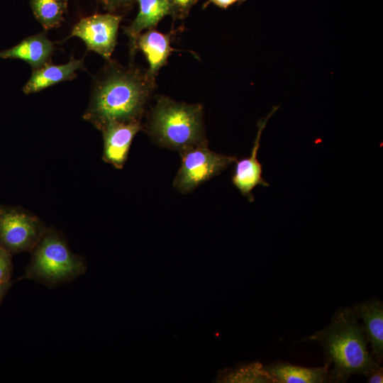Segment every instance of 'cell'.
<instances>
[{
    "instance_id": "1",
    "label": "cell",
    "mask_w": 383,
    "mask_h": 383,
    "mask_svg": "<svg viewBox=\"0 0 383 383\" xmlns=\"http://www.w3.org/2000/svg\"><path fill=\"white\" fill-rule=\"evenodd\" d=\"M154 84L147 72L110 60L94 77L82 118L100 131L114 123L141 122Z\"/></svg>"
},
{
    "instance_id": "2",
    "label": "cell",
    "mask_w": 383,
    "mask_h": 383,
    "mask_svg": "<svg viewBox=\"0 0 383 383\" xmlns=\"http://www.w3.org/2000/svg\"><path fill=\"white\" fill-rule=\"evenodd\" d=\"M306 340L321 345L331 382H345L355 374L366 376L379 365L367 350L363 328L351 307L339 308L326 327L301 341Z\"/></svg>"
},
{
    "instance_id": "3",
    "label": "cell",
    "mask_w": 383,
    "mask_h": 383,
    "mask_svg": "<svg viewBox=\"0 0 383 383\" xmlns=\"http://www.w3.org/2000/svg\"><path fill=\"white\" fill-rule=\"evenodd\" d=\"M203 114L201 104L178 102L160 96L143 128L157 145L179 153L194 146L208 145Z\"/></svg>"
},
{
    "instance_id": "4",
    "label": "cell",
    "mask_w": 383,
    "mask_h": 383,
    "mask_svg": "<svg viewBox=\"0 0 383 383\" xmlns=\"http://www.w3.org/2000/svg\"><path fill=\"white\" fill-rule=\"evenodd\" d=\"M30 261L21 279H33L49 288L72 282L87 271L84 257L74 254L65 237L55 228H47L33 250Z\"/></svg>"
},
{
    "instance_id": "5",
    "label": "cell",
    "mask_w": 383,
    "mask_h": 383,
    "mask_svg": "<svg viewBox=\"0 0 383 383\" xmlns=\"http://www.w3.org/2000/svg\"><path fill=\"white\" fill-rule=\"evenodd\" d=\"M181 165L173 181L174 187L181 194L193 192L200 185L220 174L233 163L235 156L211 150L208 145H197L179 152Z\"/></svg>"
},
{
    "instance_id": "6",
    "label": "cell",
    "mask_w": 383,
    "mask_h": 383,
    "mask_svg": "<svg viewBox=\"0 0 383 383\" xmlns=\"http://www.w3.org/2000/svg\"><path fill=\"white\" fill-rule=\"evenodd\" d=\"M47 228L37 216L22 207L0 205V245L12 255L31 252Z\"/></svg>"
},
{
    "instance_id": "7",
    "label": "cell",
    "mask_w": 383,
    "mask_h": 383,
    "mask_svg": "<svg viewBox=\"0 0 383 383\" xmlns=\"http://www.w3.org/2000/svg\"><path fill=\"white\" fill-rule=\"evenodd\" d=\"M122 16L113 13H96L82 18L72 28L69 38L81 39L89 51L110 60L117 42Z\"/></svg>"
},
{
    "instance_id": "8",
    "label": "cell",
    "mask_w": 383,
    "mask_h": 383,
    "mask_svg": "<svg viewBox=\"0 0 383 383\" xmlns=\"http://www.w3.org/2000/svg\"><path fill=\"white\" fill-rule=\"evenodd\" d=\"M279 106H274L271 112L265 118H260L257 124V132L250 155L248 157L235 161L234 171L231 181L235 187L240 194L246 197L250 202L255 199L252 194L253 189L259 186L268 187L269 183L262 177V164L257 159L260 142L262 133L267 123L270 116L276 111Z\"/></svg>"
},
{
    "instance_id": "9",
    "label": "cell",
    "mask_w": 383,
    "mask_h": 383,
    "mask_svg": "<svg viewBox=\"0 0 383 383\" xmlns=\"http://www.w3.org/2000/svg\"><path fill=\"white\" fill-rule=\"evenodd\" d=\"M143 126L141 122L114 123L102 131L103 160L118 170L123 169L133 140Z\"/></svg>"
},
{
    "instance_id": "10",
    "label": "cell",
    "mask_w": 383,
    "mask_h": 383,
    "mask_svg": "<svg viewBox=\"0 0 383 383\" xmlns=\"http://www.w3.org/2000/svg\"><path fill=\"white\" fill-rule=\"evenodd\" d=\"M54 45L45 33L28 36L16 45L0 51V59L21 60L27 62L33 70L51 62Z\"/></svg>"
},
{
    "instance_id": "11",
    "label": "cell",
    "mask_w": 383,
    "mask_h": 383,
    "mask_svg": "<svg viewBox=\"0 0 383 383\" xmlns=\"http://www.w3.org/2000/svg\"><path fill=\"white\" fill-rule=\"evenodd\" d=\"M84 69L83 58L77 59L72 57L67 63L62 65L48 63L33 70L30 78L23 87V91L25 94H34L62 82L72 80L77 77L76 72Z\"/></svg>"
},
{
    "instance_id": "12",
    "label": "cell",
    "mask_w": 383,
    "mask_h": 383,
    "mask_svg": "<svg viewBox=\"0 0 383 383\" xmlns=\"http://www.w3.org/2000/svg\"><path fill=\"white\" fill-rule=\"evenodd\" d=\"M139 11L135 19L124 28L129 39L130 55L133 57L137 50L138 36L145 30L154 28L166 16H172V9L168 0H136Z\"/></svg>"
},
{
    "instance_id": "13",
    "label": "cell",
    "mask_w": 383,
    "mask_h": 383,
    "mask_svg": "<svg viewBox=\"0 0 383 383\" xmlns=\"http://www.w3.org/2000/svg\"><path fill=\"white\" fill-rule=\"evenodd\" d=\"M357 316L363 321L366 340L372 349V355L379 364L383 359V304L377 299L363 301L352 307Z\"/></svg>"
},
{
    "instance_id": "14",
    "label": "cell",
    "mask_w": 383,
    "mask_h": 383,
    "mask_svg": "<svg viewBox=\"0 0 383 383\" xmlns=\"http://www.w3.org/2000/svg\"><path fill=\"white\" fill-rule=\"evenodd\" d=\"M264 367L272 383L331 382L329 370L326 365L318 367H306L279 360L264 365Z\"/></svg>"
},
{
    "instance_id": "15",
    "label": "cell",
    "mask_w": 383,
    "mask_h": 383,
    "mask_svg": "<svg viewBox=\"0 0 383 383\" xmlns=\"http://www.w3.org/2000/svg\"><path fill=\"white\" fill-rule=\"evenodd\" d=\"M170 33L165 34L151 28L138 38L137 50H141L146 57L149 64L147 72L154 79L173 50L170 46Z\"/></svg>"
},
{
    "instance_id": "16",
    "label": "cell",
    "mask_w": 383,
    "mask_h": 383,
    "mask_svg": "<svg viewBox=\"0 0 383 383\" xmlns=\"http://www.w3.org/2000/svg\"><path fill=\"white\" fill-rule=\"evenodd\" d=\"M67 0H30L35 19L45 30L59 27L64 21Z\"/></svg>"
},
{
    "instance_id": "17",
    "label": "cell",
    "mask_w": 383,
    "mask_h": 383,
    "mask_svg": "<svg viewBox=\"0 0 383 383\" xmlns=\"http://www.w3.org/2000/svg\"><path fill=\"white\" fill-rule=\"evenodd\" d=\"M222 382L238 383H270L272 380L265 370L264 365L260 362H251L238 365L236 367L226 370L221 375Z\"/></svg>"
},
{
    "instance_id": "18",
    "label": "cell",
    "mask_w": 383,
    "mask_h": 383,
    "mask_svg": "<svg viewBox=\"0 0 383 383\" xmlns=\"http://www.w3.org/2000/svg\"><path fill=\"white\" fill-rule=\"evenodd\" d=\"M12 272V255L0 245V283L11 281Z\"/></svg>"
},
{
    "instance_id": "19",
    "label": "cell",
    "mask_w": 383,
    "mask_h": 383,
    "mask_svg": "<svg viewBox=\"0 0 383 383\" xmlns=\"http://www.w3.org/2000/svg\"><path fill=\"white\" fill-rule=\"evenodd\" d=\"M199 0H168L172 9V18H184Z\"/></svg>"
},
{
    "instance_id": "20",
    "label": "cell",
    "mask_w": 383,
    "mask_h": 383,
    "mask_svg": "<svg viewBox=\"0 0 383 383\" xmlns=\"http://www.w3.org/2000/svg\"><path fill=\"white\" fill-rule=\"evenodd\" d=\"M104 9L109 13L130 8L136 0H99Z\"/></svg>"
},
{
    "instance_id": "21",
    "label": "cell",
    "mask_w": 383,
    "mask_h": 383,
    "mask_svg": "<svg viewBox=\"0 0 383 383\" xmlns=\"http://www.w3.org/2000/svg\"><path fill=\"white\" fill-rule=\"evenodd\" d=\"M367 382L369 383H382L383 382V369L379 365L372 370L367 375Z\"/></svg>"
},
{
    "instance_id": "22",
    "label": "cell",
    "mask_w": 383,
    "mask_h": 383,
    "mask_svg": "<svg viewBox=\"0 0 383 383\" xmlns=\"http://www.w3.org/2000/svg\"><path fill=\"white\" fill-rule=\"evenodd\" d=\"M243 1L244 0H207L204 7L205 8L209 4H213L218 8L227 9L230 6Z\"/></svg>"
},
{
    "instance_id": "23",
    "label": "cell",
    "mask_w": 383,
    "mask_h": 383,
    "mask_svg": "<svg viewBox=\"0 0 383 383\" xmlns=\"http://www.w3.org/2000/svg\"><path fill=\"white\" fill-rule=\"evenodd\" d=\"M13 282L9 281L7 282L0 283V305L3 301L6 294L11 287Z\"/></svg>"
}]
</instances>
